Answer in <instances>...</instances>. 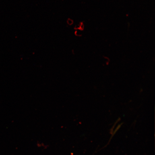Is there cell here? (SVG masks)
Listing matches in <instances>:
<instances>
[{
  "label": "cell",
  "mask_w": 155,
  "mask_h": 155,
  "mask_svg": "<svg viewBox=\"0 0 155 155\" xmlns=\"http://www.w3.org/2000/svg\"><path fill=\"white\" fill-rule=\"evenodd\" d=\"M68 24L69 25H71L73 24V21L71 19H69L67 21Z\"/></svg>",
  "instance_id": "6da1fadb"
}]
</instances>
